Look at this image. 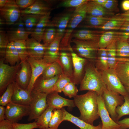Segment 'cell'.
Masks as SVG:
<instances>
[{
    "instance_id": "6da1fadb",
    "label": "cell",
    "mask_w": 129,
    "mask_h": 129,
    "mask_svg": "<svg viewBox=\"0 0 129 129\" xmlns=\"http://www.w3.org/2000/svg\"><path fill=\"white\" fill-rule=\"evenodd\" d=\"M98 94L96 92L89 91L85 94L77 95L74 98L75 106L80 113L78 118L92 125L94 121L99 117L97 101Z\"/></svg>"
},
{
    "instance_id": "7a4b0ae2",
    "label": "cell",
    "mask_w": 129,
    "mask_h": 129,
    "mask_svg": "<svg viewBox=\"0 0 129 129\" xmlns=\"http://www.w3.org/2000/svg\"><path fill=\"white\" fill-rule=\"evenodd\" d=\"M106 87L101 72L96 67L95 61L87 60L85 67V73L80 84L79 90L93 91L102 95Z\"/></svg>"
},
{
    "instance_id": "3957f363",
    "label": "cell",
    "mask_w": 129,
    "mask_h": 129,
    "mask_svg": "<svg viewBox=\"0 0 129 129\" xmlns=\"http://www.w3.org/2000/svg\"><path fill=\"white\" fill-rule=\"evenodd\" d=\"M87 2L75 8L73 12L66 28L64 35L61 40L60 45L61 51H73L70 43L72 35L74 29L84 20L87 15Z\"/></svg>"
},
{
    "instance_id": "277c9868",
    "label": "cell",
    "mask_w": 129,
    "mask_h": 129,
    "mask_svg": "<svg viewBox=\"0 0 129 129\" xmlns=\"http://www.w3.org/2000/svg\"><path fill=\"white\" fill-rule=\"evenodd\" d=\"M71 42L74 43L72 47L74 52L81 57L95 61L99 48L98 42L74 38Z\"/></svg>"
},
{
    "instance_id": "5b68a950",
    "label": "cell",
    "mask_w": 129,
    "mask_h": 129,
    "mask_svg": "<svg viewBox=\"0 0 129 129\" xmlns=\"http://www.w3.org/2000/svg\"><path fill=\"white\" fill-rule=\"evenodd\" d=\"M21 62L13 65L5 64L4 59L0 61V93L1 96L10 84L15 81L21 66Z\"/></svg>"
},
{
    "instance_id": "8992f818",
    "label": "cell",
    "mask_w": 129,
    "mask_h": 129,
    "mask_svg": "<svg viewBox=\"0 0 129 129\" xmlns=\"http://www.w3.org/2000/svg\"><path fill=\"white\" fill-rule=\"evenodd\" d=\"M102 79L107 89L123 96L129 95L114 69L109 68L101 72Z\"/></svg>"
},
{
    "instance_id": "52a82bcc",
    "label": "cell",
    "mask_w": 129,
    "mask_h": 129,
    "mask_svg": "<svg viewBox=\"0 0 129 129\" xmlns=\"http://www.w3.org/2000/svg\"><path fill=\"white\" fill-rule=\"evenodd\" d=\"M102 96L105 107L111 118L116 122L117 115L116 109L118 106L121 105L124 103V97L117 93L109 90L107 88L104 90Z\"/></svg>"
},
{
    "instance_id": "ba28073f",
    "label": "cell",
    "mask_w": 129,
    "mask_h": 129,
    "mask_svg": "<svg viewBox=\"0 0 129 129\" xmlns=\"http://www.w3.org/2000/svg\"><path fill=\"white\" fill-rule=\"evenodd\" d=\"M32 99L30 106V112L27 120H36L48 107L47 102V94L42 93L31 94Z\"/></svg>"
},
{
    "instance_id": "9c48e42d",
    "label": "cell",
    "mask_w": 129,
    "mask_h": 129,
    "mask_svg": "<svg viewBox=\"0 0 129 129\" xmlns=\"http://www.w3.org/2000/svg\"><path fill=\"white\" fill-rule=\"evenodd\" d=\"M0 14L6 24L12 25L19 20L21 16V10L15 0H8L5 5L0 9Z\"/></svg>"
},
{
    "instance_id": "30bf717a",
    "label": "cell",
    "mask_w": 129,
    "mask_h": 129,
    "mask_svg": "<svg viewBox=\"0 0 129 129\" xmlns=\"http://www.w3.org/2000/svg\"><path fill=\"white\" fill-rule=\"evenodd\" d=\"M30 112V105L20 104L11 102L5 107V119L13 123H17L23 117L29 116Z\"/></svg>"
},
{
    "instance_id": "8fae6325",
    "label": "cell",
    "mask_w": 129,
    "mask_h": 129,
    "mask_svg": "<svg viewBox=\"0 0 129 129\" xmlns=\"http://www.w3.org/2000/svg\"><path fill=\"white\" fill-rule=\"evenodd\" d=\"M73 11L72 9L55 16L48 23L47 27L56 28V37L60 38L62 39L63 37Z\"/></svg>"
},
{
    "instance_id": "7c38bea8",
    "label": "cell",
    "mask_w": 129,
    "mask_h": 129,
    "mask_svg": "<svg viewBox=\"0 0 129 129\" xmlns=\"http://www.w3.org/2000/svg\"><path fill=\"white\" fill-rule=\"evenodd\" d=\"M27 60L30 65L32 75L30 82L26 89L31 93L37 79L42 75L45 68L51 64L47 63L43 59H38L30 56L27 58Z\"/></svg>"
},
{
    "instance_id": "4fadbf2b",
    "label": "cell",
    "mask_w": 129,
    "mask_h": 129,
    "mask_svg": "<svg viewBox=\"0 0 129 129\" xmlns=\"http://www.w3.org/2000/svg\"><path fill=\"white\" fill-rule=\"evenodd\" d=\"M97 101L98 113L102 122V129H120V125L110 116L105 107L102 95H98Z\"/></svg>"
},
{
    "instance_id": "5bb4252c",
    "label": "cell",
    "mask_w": 129,
    "mask_h": 129,
    "mask_svg": "<svg viewBox=\"0 0 129 129\" xmlns=\"http://www.w3.org/2000/svg\"><path fill=\"white\" fill-rule=\"evenodd\" d=\"M71 53L73 61V74L71 82L80 84L85 73V67L87 59L79 56L74 52Z\"/></svg>"
},
{
    "instance_id": "9a60e30c",
    "label": "cell",
    "mask_w": 129,
    "mask_h": 129,
    "mask_svg": "<svg viewBox=\"0 0 129 129\" xmlns=\"http://www.w3.org/2000/svg\"><path fill=\"white\" fill-rule=\"evenodd\" d=\"M129 32L115 31H105L101 35L98 42L99 48H106L113 42L118 40L127 41Z\"/></svg>"
},
{
    "instance_id": "2e32d148",
    "label": "cell",
    "mask_w": 129,
    "mask_h": 129,
    "mask_svg": "<svg viewBox=\"0 0 129 129\" xmlns=\"http://www.w3.org/2000/svg\"><path fill=\"white\" fill-rule=\"evenodd\" d=\"M7 32L9 42L20 40H26L30 33L26 30L21 16Z\"/></svg>"
},
{
    "instance_id": "e0dca14e",
    "label": "cell",
    "mask_w": 129,
    "mask_h": 129,
    "mask_svg": "<svg viewBox=\"0 0 129 129\" xmlns=\"http://www.w3.org/2000/svg\"><path fill=\"white\" fill-rule=\"evenodd\" d=\"M47 102L48 107L56 109H61L65 107L72 108L75 106L73 100L64 98L54 91L47 94Z\"/></svg>"
},
{
    "instance_id": "ac0fdd59",
    "label": "cell",
    "mask_w": 129,
    "mask_h": 129,
    "mask_svg": "<svg viewBox=\"0 0 129 129\" xmlns=\"http://www.w3.org/2000/svg\"><path fill=\"white\" fill-rule=\"evenodd\" d=\"M59 75L48 79H44L40 76L35 82L31 94L42 93L48 94L53 91L54 86Z\"/></svg>"
},
{
    "instance_id": "d6986e66",
    "label": "cell",
    "mask_w": 129,
    "mask_h": 129,
    "mask_svg": "<svg viewBox=\"0 0 129 129\" xmlns=\"http://www.w3.org/2000/svg\"><path fill=\"white\" fill-rule=\"evenodd\" d=\"M53 8L50 1L36 0L32 5L21 10V16L29 14L44 15L51 12Z\"/></svg>"
},
{
    "instance_id": "ffe728a7",
    "label": "cell",
    "mask_w": 129,
    "mask_h": 129,
    "mask_svg": "<svg viewBox=\"0 0 129 129\" xmlns=\"http://www.w3.org/2000/svg\"><path fill=\"white\" fill-rule=\"evenodd\" d=\"M21 63L20 67L16 75L15 81L21 87L26 89L31 79V68L27 59Z\"/></svg>"
},
{
    "instance_id": "44dd1931",
    "label": "cell",
    "mask_w": 129,
    "mask_h": 129,
    "mask_svg": "<svg viewBox=\"0 0 129 129\" xmlns=\"http://www.w3.org/2000/svg\"><path fill=\"white\" fill-rule=\"evenodd\" d=\"M26 42L29 56L38 59H43L47 46L33 37L28 38Z\"/></svg>"
},
{
    "instance_id": "7402d4cb",
    "label": "cell",
    "mask_w": 129,
    "mask_h": 129,
    "mask_svg": "<svg viewBox=\"0 0 129 129\" xmlns=\"http://www.w3.org/2000/svg\"><path fill=\"white\" fill-rule=\"evenodd\" d=\"M13 83L14 91L11 102L20 104L30 105L32 99L31 93L21 87L16 81Z\"/></svg>"
},
{
    "instance_id": "603a6c76",
    "label": "cell",
    "mask_w": 129,
    "mask_h": 129,
    "mask_svg": "<svg viewBox=\"0 0 129 129\" xmlns=\"http://www.w3.org/2000/svg\"><path fill=\"white\" fill-rule=\"evenodd\" d=\"M62 39L56 37L47 47L43 58L47 63L51 64L58 61L60 54V45Z\"/></svg>"
},
{
    "instance_id": "cb8c5ba5",
    "label": "cell",
    "mask_w": 129,
    "mask_h": 129,
    "mask_svg": "<svg viewBox=\"0 0 129 129\" xmlns=\"http://www.w3.org/2000/svg\"><path fill=\"white\" fill-rule=\"evenodd\" d=\"M105 31L81 29L74 31L72 38L85 40L96 41L98 42L100 38Z\"/></svg>"
},
{
    "instance_id": "d4e9b609",
    "label": "cell",
    "mask_w": 129,
    "mask_h": 129,
    "mask_svg": "<svg viewBox=\"0 0 129 129\" xmlns=\"http://www.w3.org/2000/svg\"><path fill=\"white\" fill-rule=\"evenodd\" d=\"M63 113V121H69L81 129H102V123L94 126L89 124L67 111L64 108H61Z\"/></svg>"
},
{
    "instance_id": "484cf974",
    "label": "cell",
    "mask_w": 129,
    "mask_h": 129,
    "mask_svg": "<svg viewBox=\"0 0 129 129\" xmlns=\"http://www.w3.org/2000/svg\"><path fill=\"white\" fill-rule=\"evenodd\" d=\"M87 15L98 17H111L115 13L105 8L102 5L89 0L87 2Z\"/></svg>"
},
{
    "instance_id": "4316f807",
    "label": "cell",
    "mask_w": 129,
    "mask_h": 129,
    "mask_svg": "<svg viewBox=\"0 0 129 129\" xmlns=\"http://www.w3.org/2000/svg\"><path fill=\"white\" fill-rule=\"evenodd\" d=\"M59 61L62 67L63 73L71 79L73 74L72 59L71 53L61 51Z\"/></svg>"
},
{
    "instance_id": "83f0119b",
    "label": "cell",
    "mask_w": 129,
    "mask_h": 129,
    "mask_svg": "<svg viewBox=\"0 0 129 129\" xmlns=\"http://www.w3.org/2000/svg\"><path fill=\"white\" fill-rule=\"evenodd\" d=\"M50 12L42 16L37 25L34 31L31 33V37L35 39L38 42L42 41L43 36L48 25L50 21L51 18Z\"/></svg>"
},
{
    "instance_id": "f1b7e54d",
    "label": "cell",
    "mask_w": 129,
    "mask_h": 129,
    "mask_svg": "<svg viewBox=\"0 0 129 129\" xmlns=\"http://www.w3.org/2000/svg\"><path fill=\"white\" fill-rule=\"evenodd\" d=\"M114 69L123 85L129 84V61H118Z\"/></svg>"
},
{
    "instance_id": "f546056e",
    "label": "cell",
    "mask_w": 129,
    "mask_h": 129,
    "mask_svg": "<svg viewBox=\"0 0 129 129\" xmlns=\"http://www.w3.org/2000/svg\"><path fill=\"white\" fill-rule=\"evenodd\" d=\"M5 58L11 66L15 65L21 62L19 54L13 42H10L8 44L5 52Z\"/></svg>"
},
{
    "instance_id": "4dcf8cb0",
    "label": "cell",
    "mask_w": 129,
    "mask_h": 129,
    "mask_svg": "<svg viewBox=\"0 0 129 129\" xmlns=\"http://www.w3.org/2000/svg\"><path fill=\"white\" fill-rule=\"evenodd\" d=\"M62 73H63L62 68L59 60L47 67L41 75L43 78L48 79Z\"/></svg>"
},
{
    "instance_id": "1f68e13d",
    "label": "cell",
    "mask_w": 129,
    "mask_h": 129,
    "mask_svg": "<svg viewBox=\"0 0 129 129\" xmlns=\"http://www.w3.org/2000/svg\"><path fill=\"white\" fill-rule=\"evenodd\" d=\"M43 15L29 14L21 16L26 30L30 35L34 30L41 17Z\"/></svg>"
},
{
    "instance_id": "d6a6232c",
    "label": "cell",
    "mask_w": 129,
    "mask_h": 129,
    "mask_svg": "<svg viewBox=\"0 0 129 129\" xmlns=\"http://www.w3.org/2000/svg\"><path fill=\"white\" fill-rule=\"evenodd\" d=\"M96 68L98 70L102 71L109 68L106 48H99L97 57L95 61Z\"/></svg>"
},
{
    "instance_id": "836d02e7",
    "label": "cell",
    "mask_w": 129,
    "mask_h": 129,
    "mask_svg": "<svg viewBox=\"0 0 129 129\" xmlns=\"http://www.w3.org/2000/svg\"><path fill=\"white\" fill-rule=\"evenodd\" d=\"M54 109L48 107L35 120L38 128L45 129L49 128L52 114Z\"/></svg>"
},
{
    "instance_id": "e575fe53",
    "label": "cell",
    "mask_w": 129,
    "mask_h": 129,
    "mask_svg": "<svg viewBox=\"0 0 129 129\" xmlns=\"http://www.w3.org/2000/svg\"><path fill=\"white\" fill-rule=\"evenodd\" d=\"M111 17L95 16L87 15L84 20L86 24L85 27L93 28L101 26L111 20Z\"/></svg>"
},
{
    "instance_id": "d590c367",
    "label": "cell",
    "mask_w": 129,
    "mask_h": 129,
    "mask_svg": "<svg viewBox=\"0 0 129 129\" xmlns=\"http://www.w3.org/2000/svg\"><path fill=\"white\" fill-rule=\"evenodd\" d=\"M116 41L113 42L106 48L110 69H114L117 63Z\"/></svg>"
},
{
    "instance_id": "8d00e7d4",
    "label": "cell",
    "mask_w": 129,
    "mask_h": 129,
    "mask_svg": "<svg viewBox=\"0 0 129 129\" xmlns=\"http://www.w3.org/2000/svg\"><path fill=\"white\" fill-rule=\"evenodd\" d=\"M63 118V112L61 109H54L52 112L49 127L54 129H58L60 124L64 121Z\"/></svg>"
},
{
    "instance_id": "74e56055",
    "label": "cell",
    "mask_w": 129,
    "mask_h": 129,
    "mask_svg": "<svg viewBox=\"0 0 129 129\" xmlns=\"http://www.w3.org/2000/svg\"><path fill=\"white\" fill-rule=\"evenodd\" d=\"M21 60V62L26 60L29 57L26 40H20L13 42Z\"/></svg>"
},
{
    "instance_id": "f35d334b",
    "label": "cell",
    "mask_w": 129,
    "mask_h": 129,
    "mask_svg": "<svg viewBox=\"0 0 129 129\" xmlns=\"http://www.w3.org/2000/svg\"><path fill=\"white\" fill-rule=\"evenodd\" d=\"M116 46L117 57L129 58V44L127 41L118 40Z\"/></svg>"
},
{
    "instance_id": "ab89813d",
    "label": "cell",
    "mask_w": 129,
    "mask_h": 129,
    "mask_svg": "<svg viewBox=\"0 0 129 129\" xmlns=\"http://www.w3.org/2000/svg\"><path fill=\"white\" fill-rule=\"evenodd\" d=\"M14 91L13 83L7 86L6 90L0 97V105L6 106L11 102Z\"/></svg>"
},
{
    "instance_id": "60d3db41",
    "label": "cell",
    "mask_w": 129,
    "mask_h": 129,
    "mask_svg": "<svg viewBox=\"0 0 129 129\" xmlns=\"http://www.w3.org/2000/svg\"><path fill=\"white\" fill-rule=\"evenodd\" d=\"M123 97L124 103L121 105L118 106L116 109L117 115V122L124 116L129 115V95Z\"/></svg>"
},
{
    "instance_id": "b9f144b4",
    "label": "cell",
    "mask_w": 129,
    "mask_h": 129,
    "mask_svg": "<svg viewBox=\"0 0 129 129\" xmlns=\"http://www.w3.org/2000/svg\"><path fill=\"white\" fill-rule=\"evenodd\" d=\"M125 22L119 20H111L101 26L93 28L99 29L103 30H118Z\"/></svg>"
},
{
    "instance_id": "7bdbcfd3",
    "label": "cell",
    "mask_w": 129,
    "mask_h": 129,
    "mask_svg": "<svg viewBox=\"0 0 129 129\" xmlns=\"http://www.w3.org/2000/svg\"><path fill=\"white\" fill-rule=\"evenodd\" d=\"M71 82V79L64 73L60 75L54 85L53 91L61 92L65 86Z\"/></svg>"
},
{
    "instance_id": "ee69618b",
    "label": "cell",
    "mask_w": 129,
    "mask_h": 129,
    "mask_svg": "<svg viewBox=\"0 0 129 129\" xmlns=\"http://www.w3.org/2000/svg\"><path fill=\"white\" fill-rule=\"evenodd\" d=\"M56 35V30L55 28L50 27L46 28L42 38L43 44L47 46L55 39Z\"/></svg>"
},
{
    "instance_id": "f6af8a7d",
    "label": "cell",
    "mask_w": 129,
    "mask_h": 129,
    "mask_svg": "<svg viewBox=\"0 0 129 129\" xmlns=\"http://www.w3.org/2000/svg\"><path fill=\"white\" fill-rule=\"evenodd\" d=\"M89 0H65L62 1L57 7L76 8L88 2Z\"/></svg>"
},
{
    "instance_id": "bcb514c9",
    "label": "cell",
    "mask_w": 129,
    "mask_h": 129,
    "mask_svg": "<svg viewBox=\"0 0 129 129\" xmlns=\"http://www.w3.org/2000/svg\"><path fill=\"white\" fill-rule=\"evenodd\" d=\"M75 85L74 82H71L65 86L62 91L65 96L74 98L77 95L78 90Z\"/></svg>"
},
{
    "instance_id": "7dc6e473",
    "label": "cell",
    "mask_w": 129,
    "mask_h": 129,
    "mask_svg": "<svg viewBox=\"0 0 129 129\" xmlns=\"http://www.w3.org/2000/svg\"><path fill=\"white\" fill-rule=\"evenodd\" d=\"M7 33L2 30L0 31V54L4 55L7 46L9 43Z\"/></svg>"
},
{
    "instance_id": "c3c4849f",
    "label": "cell",
    "mask_w": 129,
    "mask_h": 129,
    "mask_svg": "<svg viewBox=\"0 0 129 129\" xmlns=\"http://www.w3.org/2000/svg\"><path fill=\"white\" fill-rule=\"evenodd\" d=\"M118 2L116 0H107L102 6L109 11L115 13L119 11Z\"/></svg>"
},
{
    "instance_id": "681fc988",
    "label": "cell",
    "mask_w": 129,
    "mask_h": 129,
    "mask_svg": "<svg viewBox=\"0 0 129 129\" xmlns=\"http://www.w3.org/2000/svg\"><path fill=\"white\" fill-rule=\"evenodd\" d=\"M13 129H33L38 128L35 121L27 124H21L17 123H13Z\"/></svg>"
},
{
    "instance_id": "f907efd6",
    "label": "cell",
    "mask_w": 129,
    "mask_h": 129,
    "mask_svg": "<svg viewBox=\"0 0 129 129\" xmlns=\"http://www.w3.org/2000/svg\"><path fill=\"white\" fill-rule=\"evenodd\" d=\"M36 0H16V4L20 8L25 9L32 5Z\"/></svg>"
},
{
    "instance_id": "816d5d0a",
    "label": "cell",
    "mask_w": 129,
    "mask_h": 129,
    "mask_svg": "<svg viewBox=\"0 0 129 129\" xmlns=\"http://www.w3.org/2000/svg\"><path fill=\"white\" fill-rule=\"evenodd\" d=\"M111 20L129 22V10L123 13L115 15L112 17Z\"/></svg>"
},
{
    "instance_id": "f5cc1de1",
    "label": "cell",
    "mask_w": 129,
    "mask_h": 129,
    "mask_svg": "<svg viewBox=\"0 0 129 129\" xmlns=\"http://www.w3.org/2000/svg\"><path fill=\"white\" fill-rule=\"evenodd\" d=\"M13 123L5 119L0 122V129H13Z\"/></svg>"
},
{
    "instance_id": "db71d44e",
    "label": "cell",
    "mask_w": 129,
    "mask_h": 129,
    "mask_svg": "<svg viewBox=\"0 0 129 129\" xmlns=\"http://www.w3.org/2000/svg\"><path fill=\"white\" fill-rule=\"evenodd\" d=\"M117 123L120 125V129L129 128V118H126L117 121Z\"/></svg>"
},
{
    "instance_id": "11a10c76",
    "label": "cell",
    "mask_w": 129,
    "mask_h": 129,
    "mask_svg": "<svg viewBox=\"0 0 129 129\" xmlns=\"http://www.w3.org/2000/svg\"><path fill=\"white\" fill-rule=\"evenodd\" d=\"M5 107L4 106H0V122L5 119Z\"/></svg>"
},
{
    "instance_id": "9f6ffc18",
    "label": "cell",
    "mask_w": 129,
    "mask_h": 129,
    "mask_svg": "<svg viewBox=\"0 0 129 129\" xmlns=\"http://www.w3.org/2000/svg\"><path fill=\"white\" fill-rule=\"evenodd\" d=\"M120 30L124 32H129V22H125Z\"/></svg>"
},
{
    "instance_id": "6f0895ef",
    "label": "cell",
    "mask_w": 129,
    "mask_h": 129,
    "mask_svg": "<svg viewBox=\"0 0 129 129\" xmlns=\"http://www.w3.org/2000/svg\"><path fill=\"white\" fill-rule=\"evenodd\" d=\"M122 9L126 11L129 10V0H124L122 3Z\"/></svg>"
},
{
    "instance_id": "680465c9",
    "label": "cell",
    "mask_w": 129,
    "mask_h": 129,
    "mask_svg": "<svg viewBox=\"0 0 129 129\" xmlns=\"http://www.w3.org/2000/svg\"><path fill=\"white\" fill-rule=\"evenodd\" d=\"M92 1L102 5L107 1V0H91Z\"/></svg>"
},
{
    "instance_id": "91938a15",
    "label": "cell",
    "mask_w": 129,
    "mask_h": 129,
    "mask_svg": "<svg viewBox=\"0 0 129 129\" xmlns=\"http://www.w3.org/2000/svg\"><path fill=\"white\" fill-rule=\"evenodd\" d=\"M8 0H0V9L3 7L6 4Z\"/></svg>"
},
{
    "instance_id": "94428289",
    "label": "cell",
    "mask_w": 129,
    "mask_h": 129,
    "mask_svg": "<svg viewBox=\"0 0 129 129\" xmlns=\"http://www.w3.org/2000/svg\"><path fill=\"white\" fill-rule=\"evenodd\" d=\"M127 92L129 94V84L124 86Z\"/></svg>"
},
{
    "instance_id": "6125c7cd",
    "label": "cell",
    "mask_w": 129,
    "mask_h": 129,
    "mask_svg": "<svg viewBox=\"0 0 129 129\" xmlns=\"http://www.w3.org/2000/svg\"><path fill=\"white\" fill-rule=\"evenodd\" d=\"M52 129V128H45V129Z\"/></svg>"
},
{
    "instance_id": "be15d7a7",
    "label": "cell",
    "mask_w": 129,
    "mask_h": 129,
    "mask_svg": "<svg viewBox=\"0 0 129 129\" xmlns=\"http://www.w3.org/2000/svg\"><path fill=\"white\" fill-rule=\"evenodd\" d=\"M127 41L128 43L129 44V38L127 40Z\"/></svg>"
},
{
    "instance_id": "e7e4bbea",
    "label": "cell",
    "mask_w": 129,
    "mask_h": 129,
    "mask_svg": "<svg viewBox=\"0 0 129 129\" xmlns=\"http://www.w3.org/2000/svg\"></svg>"
}]
</instances>
